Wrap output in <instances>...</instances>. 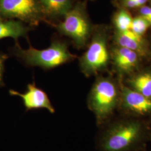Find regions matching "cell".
Here are the masks:
<instances>
[{"label":"cell","instance_id":"6da1fadb","mask_svg":"<svg viewBox=\"0 0 151 151\" xmlns=\"http://www.w3.org/2000/svg\"><path fill=\"white\" fill-rule=\"evenodd\" d=\"M149 138L142 122L127 119L108 127L100 136L98 145L101 151H140L146 147Z\"/></svg>","mask_w":151,"mask_h":151},{"label":"cell","instance_id":"7a4b0ae2","mask_svg":"<svg viewBox=\"0 0 151 151\" xmlns=\"http://www.w3.org/2000/svg\"><path fill=\"white\" fill-rule=\"evenodd\" d=\"M14 52L27 66L38 67L45 70L65 65L77 58L69 50L68 43L58 38L53 39L48 48L40 50L32 45L25 49L16 43Z\"/></svg>","mask_w":151,"mask_h":151},{"label":"cell","instance_id":"3957f363","mask_svg":"<svg viewBox=\"0 0 151 151\" xmlns=\"http://www.w3.org/2000/svg\"><path fill=\"white\" fill-rule=\"evenodd\" d=\"M109 40L108 27L95 25L86 50L78 58L80 69L87 77L98 75L108 69L111 62Z\"/></svg>","mask_w":151,"mask_h":151},{"label":"cell","instance_id":"277c9868","mask_svg":"<svg viewBox=\"0 0 151 151\" xmlns=\"http://www.w3.org/2000/svg\"><path fill=\"white\" fill-rule=\"evenodd\" d=\"M119 85L110 76H98L87 97V105L98 125L104 124L119 105Z\"/></svg>","mask_w":151,"mask_h":151},{"label":"cell","instance_id":"5b68a950","mask_svg":"<svg viewBox=\"0 0 151 151\" xmlns=\"http://www.w3.org/2000/svg\"><path fill=\"white\" fill-rule=\"evenodd\" d=\"M52 25L60 34L69 38L77 49L87 47L95 27L88 16L86 1H77L63 20Z\"/></svg>","mask_w":151,"mask_h":151},{"label":"cell","instance_id":"8992f818","mask_svg":"<svg viewBox=\"0 0 151 151\" xmlns=\"http://www.w3.org/2000/svg\"><path fill=\"white\" fill-rule=\"evenodd\" d=\"M0 17L35 27L45 21L40 0H0Z\"/></svg>","mask_w":151,"mask_h":151},{"label":"cell","instance_id":"52a82bcc","mask_svg":"<svg viewBox=\"0 0 151 151\" xmlns=\"http://www.w3.org/2000/svg\"><path fill=\"white\" fill-rule=\"evenodd\" d=\"M120 99L119 105L124 111L135 115H151V99L119 84Z\"/></svg>","mask_w":151,"mask_h":151},{"label":"cell","instance_id":"ba28073f","mask_svg":"<svg viewBox=\"0 0 151 151\" xmlns=\"http://www.w3.org/2000/svg\"><path fill=\"white\" fill-rule=\"evenodd\" d=\"M111 62L120 76L132 75L140 65L142 57L134 51L115 45L110 49Z\"/></svg>","mask_w":151,"mask_h":151},{"label":"cell","instance_id":"9c48e42d","mask_svg":"<svg viewBox=\"0 0 151 151\" xmlns=\"http://www.w3.org/2000/svg\"><path fill=\"white\" fill-rule=\"evenodd\" d=\"M9 92L11 95L22 97L24 105L27 110L45 109L50 113H55L54 108L47 94L42 89L36 86L35 82L28 84L27 91L23 93L14 90H10Z\"/></svg>","mask_w":151,"mask_h":151},{"label":"cell","instance_id":"30bf717a","mask_svg":"<svg viewBox=\"0 0 151 151\" xmlns=\"http://www.w3.org/2000/svg\"><path fill=\"white\" fill-rule=\"evenodd\" d=\"M113 39L115 45L132 50L139 54L142 58H147L150 55L148 45L143 37L130 30L123 32L115 30Z\"/></svg>","mask_w":151,"mask_h":151},{"label":"cell","instance_id":"8fae6325","mask_svg":"<svg viewBox=\"0 0 151 151\" xmlns=\"http://www.w3.org/2000/svg\"><path fill=\"white\" fill-rule=\"evenodd\" d=\"M45 21L63 17L75 5V0H40Z\"/></svg>","mask_w":151,"mask_h":151},{"label":"cell","instance_id":"7c38bea8","mask_svg":"<svg viewBox=\"0 0 151 151\" xmlns=\"http://www.w3.org/2000/svg\"><path fill=\"white\" fill-rule=\"evenodd\" d=\"M29 30V26L21 21L0 19V39L8 37L15 40L22 37L27 38Z\"/></svg>","mask_w":151,"mask_h":151},{"label":"cell","instance_id":"4fadbf2b","mask_svg":"<svg viewBox=\"0 0 151 151\" xmlns=\"http://www.w3.org/2000/svg\"><path fill=\"white\" fill-rule=\"evenodd\" d=\"M126 86L151 99V70H143L130 76Z\"/></svg>","mask_w":151,"mask_h":151},{"label":"cell","instance_id":"5bb4252c","mask_svg":"<svg viewBox=\"0 0 151 151\" xmlns=\"http://www.w3.org/2000/svg\"><path fill=\"white\" fill-rule=\"evenodd\" d=\"M133 18L127 9H120L114 14L113 22L115 30L123 32L130 30Z\"/></svg>","mask_w":151,"mask_h":151},{"label":"cell","instance_id":"9a60e30c","mask_svg":"<svg viewBox=\"0 0 151 151\" xmlns=\"http://www.w3.org/2000/svg\"><path fill=\"white\" fill-rule=\"evenodd\" d=\"M151 25L143 17L140 15L133 19L130 30L136 34L143 37Z\"/></svg>","mask_w":151,"mask_h":151},{"label":"cell","instance_id":"2e32d148","mask_svg":"<svg viewBox=\"0 0 151 151\" xmlns=\"http://www.w3.org/2000/svg\"><path fill=\"white\" fill-rule=\"evenodd\" d=\"M149 0H120V4L125 9L140 8L145 5Z\"/></svg>","mask_w":151,"mask_h":151},{"label":"cell","instance_id":"e0dca14e","mask_svg":"<svg viewBox=\"0 0 151 151\" xmlns=\"http://www.w3.org/2000/svg\"><path fill=\"white\" fill-rule=\"evenodd\" d=\"M139 15L143 17L151 25V6H143L139 8Z\"/></svg>","mask_w":151,"mask_h":151},{"label":"cell","instance_id":"ac0fdd59","mask_svg":"<svg viewBox=\"0 0 151 151\" xmlns=\"http://www.w3.org/2000/svg\"><path fill=\"white\" fill-rule=\"evenodd\" d=\"M6 59V56L4 54L0 53V85L3 83V72L4 68V62Z\"/></svg>","mask_w":151,"mask_h":151},{"label":"cell","instance_id":"d6986e66","mask_svg":"<svg viewBox=\"0 0 151 151\" xmlns=\"http://www.w3.org/2000/svg\"><path fill=\"white\" fill-rule=\"evenodd\" d=\"M140 151H146V147H145V148H143L142 150H141Z\"/></svg>","mask_w":151,"mask_h":151},{"label":"cell","instance_id":"ffe728a7","mask_svg":"<svg viewBox=\"0 0 151 151\" xmlns=\"http://www.w3.org/2000/svg\"><path fill=\"white\" fill-rule=\"evenodd\" d=\"M150 140L151 141V133H150Z\"/></svg>","mask_w":151,"mask_h":151},{"label":"cell","instance_id":"44dd1931","mask_svg":"<svg viewBox=\"0 0 151 151\" xmlns=\"http://www.w3.org/2000/svg\"><path fill=\"white\" fill-rule=\"evenodd\" d=\"M90 1H94V0H90Z\"/></svg>","mask_w":151,"mask_h":151},{"label":"cell","instance_id":"7402d4cb","mask_svg":"<svg viewBox=\"0 0 151 151\" xmlns=\"http://www.w3.org/2000/svg\"><path fill=\"white\" fill-rule=\"evenodd\" d=\"M150 1H151V0H150Z\"/></svg>","mask_w":151,"mask_h":151}]
</instances>
